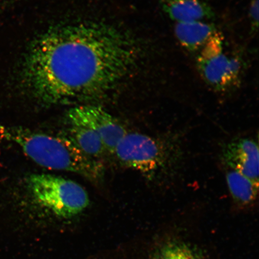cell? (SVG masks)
<instances>
[{
  "label": "cell",
  "mask_w": 259,
  "mask_h": 259,
  "mask_svg": "<svg viewBox=\"0 0 259 259\" xmlns=\"http://www.w3.org/2000/svg\"><path fill=\"white\" fill-rule=\"evenodd\" d=\"M137 44L110 25L83 22L41 34L22 58L18 80L37 101L64 105L102 99L128 75Z\"/></svg>",
  "instance_id": "6da1fadb"
},
{
  "label": "cell",
  "mask_w": 259,
  "mask_h": 259,
  "mask_svg": "<svg viewBox=\"0 0 259 259\" xmlns=\"http://www.w3.org/2000/svg\"><path fill=\"white\" fill-rule=\"evenodd\" d=\"M0 132L3 138L18 145L27 156L42 167L71 171L93 181L103 176L101 162L84 153L70 138L21 127H3Z\"/></svg>",
  "instance_id": "7a4b0ae2"
},
{
  "label": "cell",
  "mask_w": 259,
  "mask_h": 259,
  "mask_svg": "<svg viewBox=\"0 0 259 259\" xmlns=\"http://www.w3.org/2000/svg\"><path fill=\"white\" fill-rule=\"evenodd\" d=\"M114 154L123 166L137 170L149 182L169 183L183 163V151L179 139L173 135H148L127 133Z\"/></svg>",
  "instance_id": "3957f363"
},
{
  "label": "cell",
  "mask_w": 259,
  "mask_h": 259,
  "mask_svg": "<svg viewBox=\"0 0 259 259\" xmlns=\"http://www.w3.org/2000/svg\"><path fill=\"white\" fill-rule=\"evenodd\" d=\"M26 187L35 205L57 218H73L90 203L89 194L80 184L53 175L32 174Z\"/></svg>",
  "instance_id": "277c9868"
},
{
  "label": "cell",
  "mask_w": 259,
  "mask_h": 259,
  "mask_svg": "<svg viewBox=\"0 0 259 259\" xmlns=\"http://www.w3.org/2000/svg\"><path fill=\"white\" fill-rule=\"evenodd\" d=\"M196 64L203 80L219 92L237 87L244 69L241 58L226 51L224 38L219 31L197 54Z\"/></svg>",
  "instance_id": "5b68a950"
},
{
  "label": "cell",
  "mask_w": 259,
  "mask_h": 259,
  "mask_svg": "<svg viewBox=\"0 0 259 259\" xmlns=\"http://www.w3.org/2000/svg\"><path fill=\"white\" fill-rule=\"evenodd\" d=\"M69 111L97 133L105 150L111 154H114L116 146L128 133L118 119L101 107L81 105Z\"/></svg>",
  "instance_id": "8992f818"
},
{
  "label": "cell",
  "mask_w": 259,
  "mask_h": 259,
  "mask_svg": "<svg viewBox=\"0 0 259 259\" xmlns=\"http://www.w3.org/2000/svg\"><path fill=\"white\" fill-rule=\"evenodd\" d=\"M258 145L251 138L232 139L223 146L220 160L229 169L258 183Z\"/></svg>",
  "instance_id": "52a82bcc"
},
{
  "label": "cell",
  "mask_w": 259,
  "mask_h": 259,
  "mask_svg": "<svg viewBox=\"0 0 259 259\" xmlns=\"http://www.w3.org/2000/svg\"><path fill=\"white\" fill-rule=\"evenodd\" d=\"M162 9L176 23L207 21L213 17L210 6L206 0H160Z\"/></svg>",
  "instance_id": "ba28073f"
},
{
  "label": "cell",
  "mask_w": 259,
  "mask_h": 259,
  "mask_svg": "<svg viewBox=\"0 0 259 259\" xmlns=\"http://www.w3.org/2000/svg\"><path fill=\"white\" fill-rule=\"evenodd\" d=\"M218 31L214 24L206 21L178 22L174 27L178 41L182 47L192 53H199Z\"/></svg>",
  "instance_id": "9c48e42d"
},
{
  "label": "cell",
  "mask_w": 259,
  "mask_h": 259,
  "mask_svg": "<svg viewBox=\"0 0 259 259\" xmlns=\"http://www.w3.org/2000/svg\"><path fill=\"white\" fill-rule=\"evenodd\" d=\"M66 121L70 139L80 150L93 158L101 156L106 150L97 133L70 111L67 112Z\"/></svg>",
  "instance_id": "30bf717a"
},
{
  "label": "cell",
  "mask_w": 259,
  "mask_h": 259,
  "mask_svg": "<svg viewBox=\"0 0 259 259\" xmlns=\"http://www.w3.org/2000/svg\"><path fill=\"white\" fill-rule=\"evenodd\" d=\"M226 178L230 193L236 204L248 206L257 199L258 183L232 169L227 170Z\"/></svg>",
  "instance_id": "8fae6325"
},
{
  "label": "cell",
  "mask_w": 259,
  "mask_h": 259,
  "mask_svg": "<svg viewBox=\"0 0 259 259\" xmlns=\"http://www.w3.org/2000/svg\"><path fill=\"white\" fill-rule=\"evenodd\" d=\"M160 259H200L182 247L178 245H169L163 249Z\"/></svg>",
  "instance_id": "7c38bea8"
},
{
  "label": "cell",
  "mask_w": 259,
  "mask_h": 259,
  "mask_svg": "<svg viewBox=\"0 0 259 259\" xmlns=\"http://www.w3.org/2000/svg\"><path fill=\"white\" fill-rule=\"evenodd\" d=\"M251 27L253 30H257L258 26V0H252L249 8Z\"/></svg>",
  "instance_id": "4fadbf2b"
},
{
  "label": "cell",
  "mask_w": 259,
  "mask_h": 259,
  "mask_svg": "<svg viewBox=\"0 0 259 259\" xmlns=\"http://www.w3.org/2000/svg\"><path fill=\"white\" fill-rule=\"evenodd\" d=\"M11 1V0H0V10H2V8H4L5 6Z\"/></svg>",
  "instance_id": "5bb4252c"
}]
</instances>
